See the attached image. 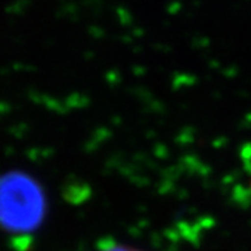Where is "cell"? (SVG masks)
I'll return each mask as SVG.
<instances>
[{
  "mask_svg": "<svg viewBox=\"0 0 251 251\" xmlns=\"http://www.w3.org/2000/svg\"><path fill=\"white\" fill-rule=\"evenodd\" d=\"M48 201L41 183L23 171L0 175V229L9 234L34 233L42 225Z\"/></svg>",
  "mask_w": 251,
  "mask_h": 251,
  "instance_id": "1",
  "label": "cell"
},
{
  "mask_svg": "<svg viewBox=\"0 0 251 251\" xmlns=\"http://www.w3.org/2000/svg\"><path fill=\"white\" fill-rule=\"evenodd\" d=\"M98 251H143V250H138V249H135V247L127 246V244H122V243L105 240L102 244H99Z\"/></svg>",
  "mask_w": 251,
  "mask_h": 251,
  "instance_id": "2",
  "label": "cell"
}]
</instances>
